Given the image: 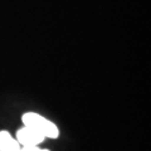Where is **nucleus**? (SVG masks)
<instances>
[{"mask_svg":"<svg viewBox=\"0 0 151 151\" xmlns=\"http://www.w3.org/2000/svg\"><path fill=\"white\" fill-rule=\"evenodd\" d=\"M20 151H48V150L39 149L37 146H23V147H20Z\"/></svg>","mask_w":151,"mask_h":151,"instance_id":"obj_4","label":"nucleus"},{"mask_svg":"<svg viewBox=\"0 0 151 151\" xmlns=\"http://www.w3.org/2000/svg\"><path fill=\"white\" fill-rule=\"evenodd\" d=\"M0 151H20V145L8 131H0Z\"/></svg>","mask_w":151,"mask_h":151,"instance_id":"obj_3","label":"nucleus"},{"mask_svg":"<svg viewBox=\"0 0 151 151\" xmlns=\"http://www.w3.org/2000/svg\"><path fill=\"white\" fill-rule=\"evenodd\" d=\"M44 139L45 137L43 135H40L39 132L27 126H24L17 132V141L19 145H22V147L23 146H37Z\"/></svg>","mask_w":151,"mask_h":151,"instance_id":"obj_2","label":"nucleus"},{"mask_svg":"<svg viewBox=\"0 0 151 151\" xmlns=\"http://www.w3.org/2000/svg\"><path fill=\"white\" fill-rule=\"evenodd\" d=\"M23 122H24V126L35 130L37 132H39L40 135H43L44 137L55 139V137H58V135H59L58 129H57V126L53 122L45 120L44 117L37 115L34 112L24 113V115H23Z\"/></svg>","mask_w":151,"mask_h":151,"instance_id":"obj_1","label":"nucleus"}]
</instances>
